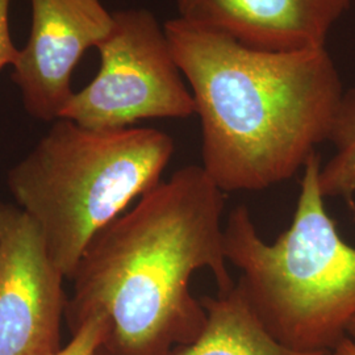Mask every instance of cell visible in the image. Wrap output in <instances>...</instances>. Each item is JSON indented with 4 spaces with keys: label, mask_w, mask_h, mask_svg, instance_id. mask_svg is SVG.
Wrapping results in <instances>:
<instances>
[{
    "label": "cell",
    "mask_w": 355,
    "mask_h": 355,
    "mask_svg": "<svg viewBox=\"0 0 355 355\" xmlns=\"http://www.w3.org/2000/svg\"><path fill=\"white\" fill-rule=\"evenodd\" d=\"M166 36L202 127V167L224 192L290 180L329 139L343 99L327 48L265 51L179 16Z\"/></svg>",
    "instance_id": "7a4b0ae2"
},
{
    "label": "cell",
    "mask_w": 355,
    "mask_h": 355,
    "mask_svg": "<svg viewBox=\"0 0 355 355\" xmlns=\"http://www.w3.org/2000/svg\"><path fill=\"white\" fill-rule=\"evenodd\" d=\"M108 330L107 318L96 312L71 331V340L51 355H98Z\"/></svg>",
    "instance_id": "8fae6325"
},
{
    "label": "cell",
    "mask_w": 355,
    "mask_h": 355,
    "mask_svg": "<svg viewBox=\"0 0 355 355\" xmlns=\"http://www.w3.org/2000/svg\"><path fill=\"white\" fill-rule=\"evenodd\" d=\"M112 17V29L98 46V76L74 92L61 119L92 130H119L141 120L196 114L165 26L154 13L128 8Z\"/></svg>",
    "instance_id": "5b68a950"
},
{
    "label": "cell",
    "mask_w": 355,
    "mask_h": 355,
    "mask_svg": "<svg viewBox=\"0 0 355 355\" xmlns=\"http://www.w3.org/2000/svg\"><path fill=\"white\" fill-rule=\"evenodd\" d=\"M35 221L0 203V355H51L61 349L67 297Z\"/></svg>",
    "instance_id": "8992f818"
},
{
    "label": "cell",
    "mask_w": 355,
    "mask_h": 355,
    "mask_svg": "<svg viewBox=\"0 0 355 355\" xmlns=\"http://www.w3.org/2000/svg\"><path fill=\"white\" fill-rule=\"evenodd\" d=\"M336 152L321 165L318 187L325 198H343L353 205L355 195V85L346 92L334 117L329 139Z\"/></svg>",
    "instance_id": "30bf717a"
},
{
    "label": "cell",
    "mask_w": 355,
    "mask_h": 355,
    "mask_svg": "<svg viewBox=\"0 0 355 355\" xmlns=\"http://www.w3.org/2000/svg\"><path fill=\"white\" fill-rule=\"evenodd\" d=\"M174 150L158 129L92 130L60 119L8 170L7 186L70 280L96 233L161 182Z\"/></svg>",
    "instance_id": "277c9868"
},
{
    "label": "cell",
    "mask_w": 355,
    "mask_h": 355,
    "mask_svg": "<svg viewBox=\"0 0 355 355\" xmlns=\"http://www.w3.org/2000/svg\"><path fill=\"white\" fill-rule=\"evenodd\" d=\"M352 0H177L179 17L265 51L324 48Z\"/></svg>",
    "instance_id": "ba28073f"
},
{
    "label": "cell",
    "mask_w": 355,
    "mask_h": 355,
    "mask_svg": "<svg viewBox=\"0 0 355 355\" xmlns=\"http://www.w3.org/2000/svg\"><path fill=\"white\" fill-rule=\"evenodd\" d=\"M331 355H355V341L346 336L333 350Z\"/></svg>",
    "instance_id": "4fadbf2b"
},
{
    "label": "cell",
    "mask_w": 355,
    "mask_h": 355,
    "mask_svg": "<svg viewBox=\"0 0 355 355\" xmlns=\"http://www.w3.org/2000/svg\"><path fill=\"white\" fill-rule=\"evenodd\" d=\"M200 299L208 315L203 333L173 355H331V352H296L278 343L254 313L239 283L216 297Z\"/></svg>",
    "instance_id": "9c48e42d"
},
{
    "label": "cell",
    "mask_w": 355,
    "mask_h": 355,
    "mask_svg": "<svg viewBox=\"0 0 355 355\" xmlns=\"http://www.w3.org/2000/svg\"><path fill=\"white\" fill-rule=\"evenodd\" d=\"M291 225L277 241L259 236L245 204L224 227L229 263L265 329L296 352H331L355 318V248L343 240L318 187L321 157L304 167Z\"/></svg>",
    "instance_id": "3957f363"
},
{
    "label": "cell",
    "mask_w": 355,
    "mask_h": 355,
    "mask_svg": "<svg viewBox=\"0 0 355 355\" xmlns=\"http://www.w3.org/2000/svg\"><path fill=\"white\" fill-rule=\"evenodd\" d=\"M32 26L13 64V83L29 116L61 119L71 101V76L89 48H98L114 17L101 0H29Z\"/></svg>",
    "instance_id": "52a82bcc"
},
{
    "label": "cell",
    "mask_w": 355,
    "mask_h": 355,
    "mask_svg": "<svg viewBox=\"0 0 355 355\" xmlns=\"http://www.w3.org/2000/svg\"><path fill=\"white\" fill-rule=\"evenodd\" d=\"M225 192L202 166L178 168L98 232L70 280V331L101 312L102 355H173L195 343L208 315L191 292L207 268L220 293L234 287L224 249Z\"/></svg>",
    "instance_id": "6da1fadb"
},
{
    "label": "cell",
    "mask_w": 355,
    "mask_h": 355,
    "mask_svg": "<svg viewBox=\"0 0 355 355\" xmlns=\"http://www.w3.org/2000/svg\"><path fill=\"white\" fill-rule=\"evenodd\" d=\"M347 336L355 341V318L352 320V322L347 327Z\"/></svg>",
    "instance_id": "5bb4252c"
},
{
    "label": "cell",
    "mask_w": 355,
    "mask_h": 355,
    "mask_svg": "<svg viewBox=\"0 0 355 355\" xmlns=\"http://www.w3.org/2000/svg\"><path fill=\"white\" fill-rule=\"evenodd\" d=\"M10 3L11 0H0V70L13 66L20 51L15 46L10 32Z\"/></svg>",
    "instance_id": "7c38bea8"
}]
</instances>
